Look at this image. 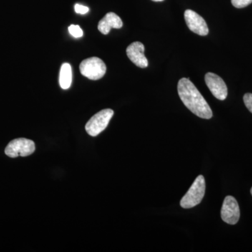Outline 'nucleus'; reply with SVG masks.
I'll use <instances>...</instances> for the list:
<instances>
[{
    "instance_id": "1",
    "label": "nucleus",
    "mask_w": 252,
    "mask_h": 252,
    "mask_svg": "<svg viewBox=\"0 0 252 252\" xmlns=\"http://www.w3.org/2000/svg\"><path fill=\"white\" fill-rule=\"evenodd\" d=\"M177 90L181 100L190 112L202 119H211L213 114L210 105L190 79H181Z\"/></svg>"
},
{
    "instance_id": "2",
    "label": "nucleus",
    "mask_w": 252,
    "mask_h": 252,
    "mask_svg": "<svg viewBox=\"0 0 252 252\" xmlns=\"http://www.w3.org/2000/svg\"><path fill=\"white\" fill-rule=\"evenodd\" d=\"M205 189L206 185L205 178L203 175H199L185 196L181 200V207L182 208L190 209L199 205L205 195Z\"/></svg>"
},
{
    "instance_id": "3",
    "label": "nucleus",
    "mask_w": 252,
    "mask_h": 252,
    "mask_svg": "<svg viewBox=\"0 0 252 252\" xmlns=\"http://www.w3.org/2000/svg\"><path fill=\"white\" fill-rule=\"evenodd\" d=\"M81 74L91 80H98L104 77L107 72L105 63L97 57H91L81 63Z\"/></svg>"
},
{
    "instance_id": "4",
    "label": "nucleus",
    "mask_w": 252,
    "mask_h": 252,
    "mask_svg": "<svg viewBox=\"0 0 252 252\" xmlns=\"http://www.w3.org/2000/svg\"><path fill=\"white\" fill-rule=\"evenodd\" d=\"M114 115V111L111 109H103L89 119L86 125V130L89 135L96 137L107 127Z\"/></svg>"
},
{
    "instance_id": "5",
    "label": "nucleus",
    "mask_w": 252,
    "mask_h": 252,
    "mask_svg": "<svg viewBox=\"0 0 252 252\" xmlns=\"http://www.w3.org/2000/svg\"><path fill=\"white\" fill-rule=\"evenodd\" d=\"M35 151L33 141L26 138H18L11 141L5 149V154L10 158L26 157Z\"/></svg>"
},
{
    "instance_id": "6",
    "label": "nucleus",
    "mask_w": 252,
    "mask_h": 252,
    "mask_svg": "<svg viewBox=\"0 0 252 252\" xmlns=\"http://www.w3.org/2000/svg\"><path fill=\"white\" fill-rule=\"evenodd\" d=\"M220 217L228 224L235 225L238 223L240 217V207L234 197H225L220 210Z\"/></svg>"
},
{
    "instance_id": "7",
    "label": "nucleus",
    "mask_w": 252,
    "mask_h": 252,
    "mask_svg": "<svg viewBox=\"0 0 252 252\" xmlns=\"http://www.w3.org/2000/svg\"><path fill=\"white\" fill-rule=\"evenodd\" d=\"M205 83L212 94L220 100H224L228 96V89L224 81L217 74L208 72L205 74Z\"/></svg>"
},
{
    "instance_id": "8",
    "label": "nucleus",
    "mask_w": 252,
    "mask_h": 252,
    "mask_svg": "<svg viewBox=\"0 0 252 252\" xmlns=\"http://www.w3.org/2000/svg\"><path fill=\"white\" fill-rule=\"evenodd\" d=\"M185 18L187 26L195 34L200 36H206L209 33L206 21L193 10L187 9L185 12Z\"/></svg>"
},
{
    "instance_id": "9",
    "label": "nucleus",
    "mask_w": 252,
    "mask_h": 252,
    "mask_svg": "<svg viewBox=\"0 0 252 252\" xmlns=\"http://www.w3.org/2000/svg\"><path fill=\"white\" fill-rule=\"evenodd\" d=\"M128 59L132 61L135 65L141 68L148 67V61L144 56V46L140 41H135L127 46L126 49Z\"/></svg>"
},
{
    "instance_id": "10",
    "label": "nucleus",
    "mask_w": 252,
    "mask_h": 252,
    "mask_svg": "<svg viewBox=\"0 0 252 252\" xmlns=\"http://www.w3.org/2000/svg\"><path fill=\"white\" fill-rule=\"evenodd\" d=\"M123 26L122 19L115 13L109 12L104 16V17L100 20L98 23V31L102 34H109L112 28L120 29Z\"/></svg>"
},
{
    "instance_id": "11",
    "label": "nucleus",
    "mask_w": 252,
    "mask_h": 252,
    "mask_svg": "<svg viewBox=\"0 0 252 252\" xmlns=\"http://www.w3.org/2000/svg\"><path fill=\"white\" fill-rule=\"evenodd\" d=\"M59 81L61 87L64 90L70 87L72 81V71L69 63H64L61 66Z\"/></svg>"
},
{
    "instance_id": "12",
    "label": "nucleus",
    "mask_w": 252,
    "mask_h": 252,
    "mask_svg": "<svg viewBox=\"0 0 252 252\" xmlns=\"http://www.w3.org/2000/svg\"><path fill=\"white\" fill-rule=\"evenodd\" d=\"M69 33L71 35L74 36L75 38H80L84 34L82 29L80 28V26H76V25H71L69 28Z\"/></svg>"
},
{
    "instance_id": "13",
    "label": "nucleus",
    "mask_w": 252,
    "mask_h": 252,
    "mask_svg": "<svg viewBox=\"0 0 252 252\" xmlns=\"http://www.w3.org/2000/svg\"><path fill=\"white\" fill-rule=\"evenodd\" d=\"M231 3L235 8L242 9L252 4V0H231Z\"/></svg>"
},
{
    "instance_id": "14",
    "label": "nucleus",
    "mask_w": 252,
    "mask_h": 252,
    "mask_svg": "<svg viewBox=\"0 0 252 252\" xmlns=\"http://www.w3.org/2000/svg\"><path fill=\"white\" fill-rule=\"evenodd\" d=\"M244 102L247 108L250 112L252 113V94H246L244 95Z\"/></svg>"
},
{
    "instance_id": "15",
    "label": "nucleus",
    "mask_w": 252,
    "mask_h": 252,
    "mask_svg": "<svg viewBox=\"0 0 252 252\" xmlns=\"http://www.w3.org/2000/svg\"><path fill=\"white\" fill-rule=\"evenodd\" d=\"M74 10H75L77 14H86L89 12V8L87 7V6H84V5L77 4L74 6Z\"/></svg>"
},
{
    "instance_id": "16",
    "label": "nucleus",
    "mask_w": 252,
    "mask_h": 252,
    "mask_svg": "<svg viewBox=\"0 0 252 252\" xmlns=\"http://www.w3.org/2000/svg\"><path fill=\"white\" fill-rule=\"evenodd\" d=\"M152 1H164V0H152Z\"/></svg>"
},
{
    "instance_id": "17",
    "label": "nucleus",
    "mask_w": 252,
    "mask_h": 252,
    "mask_svg": "<svg viewBox=\"0 0 252 252\" xmlns=\"http://www.w3.org/2000/svg\"><path fill=\"white\" fill-rule=\"evenodd\" d=\"M251 194H252V188L251 189Z\"/></svg>"
}]
</instances>
